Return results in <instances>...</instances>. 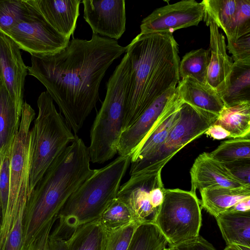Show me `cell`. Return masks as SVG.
I'll return each mask as SVG.
<instances>
[{
    "instance_id": "cell-1",
    "label": "cell",
    "mask_w": 250,
    "mask_h": 250,
    "mask_svg": "<svg viewBox=\"0 0 250 250\" xmlns=\"http://www.w3.org/2000/svg\"><path fill=\"white\" fill-rule=\"evenodd\" d=\"M125 49L116 40L92 34L89 40L69 41L54 54L31 56L28 74L45 86L76 135L96 107L106 71Z\"/></svg>"
},
{
    "instance_id": "cell-2",
    "label": "cell",
    "mask_w": 250,
    "mask_h": 250,
    "mask_svg": "<svg viewBox=\"0 0 250 250\" xmlns=\"http://www.w3.org/2000/svg\"><path fill=\"white\" fill-rule=\"evenodd\" d=\"M130 72L122 131L180 82L178 45L172 33L139 34L125 46Z\"/></svg>"
},
{
    "instance_id": "cell-3",
    "label": "cell",
    "mask_w": 250,
    "mask_h": 250,
    "mask_svg": "<svg viewBox=\"0 0 250 250\" xmlns=\"http://www.w3.org/2000/svg\"><path fill=\"white\" fill-rule=\"evenodd\" d=\"M90 162L88 147L76 136L30 194L23 218L22 243L57 216L69 196L94 172Z\"/></svg>"
},
{
    "instance_id": "cell-4",
    "label": "cell",
    "mask_w": 250,
    "mask_h": 250,
    "mask_svg": "<svg viewBox=\"0 0 250 250\" xmlns=\"http://www.w3.org/2000/svg\"><path fill=\"white\" fill-rule=\"evenodd\" d=\"M131 157L119 155L104 167L94 169L61 209L54 230L68 237L78 226L99 220L117 197Z\"/></svg>"
},
{
    "instance_id": "cell-5",
    "label": "cell",
    "mask_w": 250,
    "mask_h": 250,
    "mask_svg": "<svg viewBox=\"0 0 250 250\" xmlns=\"http://www.w3.org/2000/svg\"><path fill=\"white\" fill-rule=\"evenodd\" d=\"M130 62L125 53L106 83V95L90 132V162L103 164L118 153Z\"/></svg>"
},
{
    "instance_id": "cell-6",
    "label": "cell",
    "mask_w": 250,
    "mask_h": 250,
    "mask_svg": "<svg viewBox=\"0 0 250 250\" xmlns=\"http://www.w3.org/2000/svg\"><path fill=\"white\" fill-rule=\"evenodd\" d=\"M38 113L31 132L29 194L56 159L75 139V135L58 112L46 91L37 100Z\"/></svg>"
},
{
    "instance_id": "cell-7",
    "label": "cell",
    "mask_w": 250,
    "mask_h": 250,
    "mask_svg": "<svg viewBox=\"0 0 250 250\" xmlns=\"http://www.w3.org/2000/svg\"><path fill=\"white\" fill-rule=\"evenodd\" d=\"M35 115L31 106L24 102L20 127L10 150V189L0 228V250H4L18 211L21 207L26 206L29 197L30 126Z\"/></svg>"
},
{
    "instance_id": "cell-8",
    "label": "cell",
    "mask_w": 250,
    "mask_h": 250,
    "mask_svg": "<svg viewBox=\"0 0 250 250\" xmlns=\"http://www.w3.org/2000/svg\"><path fill=\"white\" fill-rule=\"evenodd\" d=\"M167 240L177 245L199 236L201 207L196 193L179 188L165 189L163 203L151 221Z\"/></svg>"
},
{
    "instance_id": "cell-9",
    "label": "cell",
    "mask_w": 250,
    "mask_h": 250,
    "mask_svg": "<svg viewBox=\"0 0 250 250\" xmlns=\"http://www.w3.org/2000/svg\"><path fill=\"white\" fill-rule=\"evenodd\" d=\"M180 114L178 121L159 149L144 161L130 164V175L141 172L161 171L179 150L204 134L218 116L185 103L180 108Z\"/></svg>"
},
{
    "instance_id": "cell-10",
    "label": "cell",
    "mask_w": 250,
    "mask_h": 250,
    "mask_svg": "<svg viewBox=\"0 0 250 250\" xmlns=\"http://www.w3.org/2000/svg\"><path fill=\"white\" fill-rule=\"evenodd\" d=\"M31 9L29 16L19 21L3 34L12 40L20 49L31 56L50 55L64 48L70 39L59 34Z\"/></svg>"
},
{
    "instance_id": "cell-11",
    "label": "cell",
    "mask_w": 250,
    "mask_h": 250,
    "mask_svg": "<svg viewBox=\"0 0 250 250\" xmlns=\"http://www.w3.org/2000/svg\"><path fill=\"white\" fill-rule=\"evenodd\" d=\"M183 103L177 86L155 100L131 126L122 132L118 146L119 155L131 156L152 129L178 110Z\"/></svg>"
},
{
    "instance_id": "cell-12",
    "label": "cell",
    "mask_w": 250,
    "mask_h": 250,
    "mask_svg": "<svg viewBox=\"0 0 250 250\" xmlns=\"http://www.w3.org/2000/svg\"><path fill=\"white\" fill-rule=\"evenodd\" d=\"M203 4L194 0H184L154 10L144 18L140 34L172 33L179 29L197 26L203 20Z\"/></svg>"
},
{
    "instance_id": "cell-13",
    "label": "cell",
    "mask_w": 250,
    "mask_h": 250,
    "mask_svg": "<svg viewBox=\"0 0 250 250\" xmlns=\"http://www.w3.org/2000/svg\"><path fill=\"white\" fill-rule=\"evenodd\" d=\"M83 18L93 34L114 40L125 31V0H83Z\"/></svg>"
},
{
    "instance_id": "cell-14",
    "label": "cell",
    "mask_w": 250,
    "mask_h": 250,
    "mask_svg": "<svg viewBox=\"0 0 250 250\" xmlns=\"http://www.w3.org/2000/svg\"><path fill=\"white\" fill-rule=\"evenodd\" d=\"M161 181V171L141 172L130 175L120 186L117 198L128 206L135 221H152L156 210L151 205L149 193Z\"/></svg>"
},
{
    "instance_id": "cell-15",
    "label": "cell",
    "mask_w": 250,
    "mask_h": 250,
    "mask_svg": "<svg viewBox=\"0 0 250 250\" xmlns=\"http://www.w3.org/2000/svg\"><path fill=\"white\" fill-rule=\"evenodd\" d=\"M27 66L21 49L10 38L0 32V79L17 106L21 109Z\"/></svg>"
},
{
    "instance_id": "cell-16",
    "label": "cell",
    "mask_w": 250,
    "mask_h": 250,
    "mask_svg": "<svg viewBox=\"0 0 250 250\" xmlns=\"http://www.w3.org/2000/svg\"><path fill=\"white\" fill-rule=\"evenodd\" d=\"M25 2L59 34L68 39L73 35L80 15V0H25Z\"/></svg>"
},
{
    "instance_id": "cell-17",
    "label": "cell",
    "mask_w": 250,
    "mask_h": 250,
    "mask_svg": "<svg viewBox=\"0 0 250 250\" xmlns=\"http://www.w3.org/2000/svg\"><path fill=\"white\" fill-rule=\"evenodd\" d=\"M203 20L210 33V55L207 83L220 96L227 88L233 62L227 53L225 38L219 28L209 18L204 16Z\"/></svg>"
},
{
    "instance_id": "cell-18",
    "label": "cell",
    "mask_w": 250,
    "mask_h": 250,
    "mask_svg": "<svg viewBox=\"0 0 250 250\" xmlns=\"http://www.w3.org/2000/svg\"><path fill=\"white\" fill-rule=\"evenodd\" d=\"M191 190L196 193L205 188L218 187L237 188L247 185L235 178L223 163L203 152L195 159L190 171Z\"/></svg>"
},
{
    "instance_id": "cell-19",
    "label": "cell",
    "mask_w": 250,
    "mask_h": 250,
    "mask_svg": "<svg viewBox=\"0 0 250 250\" xmlns=\"http://www.w3.org/2000/svg\"><path fill=\"white\" fill-rule=\"evenodd\" d=\"M177 87L184 103L195 108L218 115L225 107L214 90L191 78L182 79Z\"/></svg>"
},
{
    "instance_id": "cell-20",
    "label": "cell",
    "mask_w": 250,
    "mask_h": 250,
    "mask_svg": "<svg viewBox=\"0 0 250 250\" xmlns=\"http://www.w3.org/2000/svg\"><path fill=\"white\" fill-rule=\"evenodd\" d=\"M21 109L11 99L8 91L0 85V154L10 152L11 147L18 132L21 120Z\"/></svg>"
},
{
    "instance_id": "cell-21",
    "label": "cell",
    "mask_w": 250,
    "mask_h": 250,
    "mask_svg": "<svg viewBox=\"0 0 250 250\" xmlns=\"http://www.w3.org/2000/svg\"><path fill=\"white\" fill-rule=\"evenodd\" d=\"M200 192L201 208L215 218L239 201L250 197V185L237 188H208Z\"/></svg>"
},
{
    "instance_id": "cell-22",
    "label": "cell",
    "mask_w": 250,
    "mask_h": 250,
    "mask_svg": "<svg viewBox=\"0 0 250 250\" xmlns=\"http://www.w3.org/2000/svg\"><path fill=\"white\" fill-rule=\"evenodd\" d=\"M215 219L227 246L250 248V211L224 212Z\"/></svg>"
},
{
    "instance_id": "cell-23",
    "label": "cell",
    "mask_w": 250,
    "mask_h": 250,
    "mask_svg": "<svg viewBox=\"0 0 250 250\" xmlns=\"http://www.w3.org/2000/svg\"><path fill=\"white\" fill-rule=\"evenodd\" d=\"M240 0H203L204 16L210 19L221 28L228 41L233 38L238 22Z\"/></svg>"
},
{
    "instance_id": "cell-24",
    "label": "cell",
    "mask_w": 250,
    "mask_h": 250,
    "mask_svg": "<svg viewBox=\"0 0 250 250\" xmlns=\"http://www.w3.org/2000/svg\"><path fill=\"white\" fill-rule=\"evenodd\" d=\"M107 232L99 220L81 225L67 239L66 250H105Z\"/></svg>"
},
{
    "instance_id": "cell-25",
    "label": "cell",
    "mask_w": 250,
    "mask_h": 250,
    "mask_svg": "<svg viewBox=\"0 0 250 250\" xmlns=\"http://www.w3.org/2000/svg\"><path fill=\"white\" fill-rule=\"evenodd\" d=\"M220 97L227 107L250 102V63L233 62L227 88Z\"/></svg>"
},
{
    "instance_id": "cell-26",
    "label": "cell",
    "mask_w": 250,
    "mask_h": 250,
    "mask_svg": "<svg viewBox=\"0 0 250 250\" xmlns=\"http://www.w3.org/2000/svg\"><path fill=\"white\" fill-rule=\"evenodd\" d=\"M180 109L163 119L152 129L131 155L130 164L144 161L159 149L178 121Z\"/></svg>"
},
{
    "instance_id": "cell-27",
    "label": "cell",
    "mask_w": 250,
    "mask_h": 250,
    "mask_svg": "<svg viewBox=\"0 0 250 250\" xmlns=\"http://www.w3.org/2000/svg\"><path fill=\"white\" fill-rule=\"evenodd\" d=\"M227 130L230 138L250 136V102L231 107H224L214 123Z\"/></svg>"
},
{
    "instance_id": "cell-28",
    "label": "cell",
    "mask_w": 250,
    "mask_h": 250,
    "mask_svg": "<svg viewBox=\"0 0 250 250\" xmlns=\"http://www.w3.org/2000/svg\"><path fill=\"white\" fill-rule=\"evenodd\" d=\"M209 62V49L200 48L186 53L180 61V78L188 77L207 84V79Z\"/></svg>"
},
{
    "instance_id": "cell-29",
    "label": "cell",
    "mask_w": 250,
    "mask_h": 250,
    "mask_svg": "<svg viewBox=\"0 0 250 250\" xmlns=\"http://www.w3.org/2000/svg\"><path fill=\"white\" fill-rule=\"evenodd\" d=\"M167 244L156 225L147 221L137 228L127 250H165Z\"/></svg>"
},
{
    "instance_id": "cell-30",
    "label": "cell",
    "mask_w": 250,
    "mask_h": 250,
    "mask_svg": "<svg viewBox=\"0 0 250 250\" xmlns=\"http://www.w3.org/2000/svg\"><path fill=\"white\" fill-rule=\"evenodd\" d=\"M209 153L222 163L250 159V136L224 141Z\"/></svg>"
},
{
    "instance_id": "cell-31",
    "label": "cell",
    "mask_w": 250,
    "mask_h": 250,
    "mask_svg": "<svg viewBox=\"0 0 250 250\" xmlns=\"http://www.w3.org/2000/svg\"><path fill=\"white\" fill-rule=\"evenodd\" d=\"M99 220L107 231L121 228L135 221L128 206L117 197L105 209Z\"/></svg>"
},
{
    "instance_id": "cell-32",
    "label": "cell",
    "mask_w": 250,
    "mask_h": 250,
    "mask_svg": "<svg viewBox=\"0 0 250 250\" xmlns=\"http://www.w3.org/2000/svg\"><path fill=\"white\" fill-rule=\"evenodd\" d=\"M31 13L24 0H0V32L3 34Z\"/></svg>"
},
{
    "instance_id": "cell-33",
    "label": "cell",
    "mask_w": 250,
    "mask_h": 250,
    "mask_svg": "<svg viewBox=\"0 0 250 250\" xmlns=\"http://www.w3.org/2000/svg\"><path fill=\"white\" fill-rule=\"evenodd\" d=\"M141 224L133 221L121 228L106 230L107 239L105 250H127L134 231Z\"/></svg>"
},
{
    "instance_id": "cell-34",
    "label": "cell",
    "mask_w": 250,
    "mask_h": 250,
    "mask_svg": "<svg viewBox=\"0 0 250 250\" xmlns=\"http://www.w3.org/2000/svg\"><path fill=\"white\" fill-rule=\"evenodd\" d=\"M227 49L234 62L250 63V33L233 42H228Z\"/></svg>"
},
{
    "instance_id": "cell-35",
    "label": "cell",
    "mask_w": 250,
    "mask_h": 250,
    "mask_svg": "<svg viewBox=\"0 0 250 250\" xmlns=\"http://www.w3.org/2000/svg\"><path fill=\"white\" fill-rule=\"evenodd\" d=\"M57 220L55 217L48 222L28 241L22 243L19 250H47L49 235Z\"/></svg>"
},
{
    "instance_id": "cell-36",
    "label": "cell",
    "mask_w": 250,
    "mask_h": 250,
    "mask_svg": "<svg viewBox=\"0 0 250 250\" xmlns=\"http://www.w3.org/2000/svg\"><path fill=\"white\" fill-rule=\"evenodd\" d=\"M10 189V152L4 155L0 171V203L2 219L7 206Z\"/></svg>"
},
{
    "instance_id": "cell-37",
    "label": "cell",
    "mask_w": 250,
    "mask_h": 250,
    "mask_svg": "<svg viewBox=\"0 0 250 250\" xmlns=\"http://www.w3.org/2000/svg\"><path fill=\"white\" fill-rule=\"evenodd\" d=\"M223 164L235 178L245 185H250V159Z\"/></svg>"
},
{
    "instance_id": "cell-38",
    "label": "cell",
    "mask_w": 250,
    "mask_h": 250,
    "mask_svg": "<svg viewBox=\"0 0 250 250\" xmlns=\"http://www.w3.org/2000/svg\"><path fill=\"white\" fill-rule=\"evenodd\" d=\"M169 247L172 250H216L211 244L200 235L185 243Z\"/></svg>"
},
{
    "instance_id": "cell-39",
    "label": "cell",
    "mask_w": 250,
    "mask_h": 250,
    "mask_svg": "<svg viewBox=\"0 0 250 250\" xmlns=\"http://www.w3.org/2000/svg\"><path fill=\"white\" fill-rule=\"evenodd\" d=\"M165 188L162 181H160L150 191V201L152 207L156 210L163 203Z\"/></svg>"
},
{
    "instance_id": "cell-40",
    "label": "cell",
    "mask_w": 250,
    "mask_h": 250,
    "mask_svg": "<svg viewBox=\"0 0 250 250\" xmlns=\"http://www.w3.org/2000/svg\"><path fill=\"white\" fill-rule=\"evenodd\" d=\"M67 239L64 236L51 232L47 250H66Z\"/></svg>"
},
{
    "instance_id": "cell-41",
    "label": "cell",
    "mask_w": 250,
    "mask_h": 250,
    "mask_svg": "<svg viewBox=\"0 0 250 250\" xmlns=\"http://www.w3.org/2000/svg\"><path fill=\"white\" fill-rule=\"evenodd\" d=\"M204 134L216 140L230 138L229 133L227 130L220 125L214 124L212 125Z\"/></svg>"
},
{
    "instance_id": "cell-42",
    "label": "cell",
    "mask_w": 250,
    "mask_h": 250,
    "mask_svg": "<svg viewBox=\"0 0 250 250\" xmlns=\"http://www.w3.org/2000/svg\"><path fill=\"white\" fill-rule=\"evenodd\" d=\"M249 211H250V197L239 201L225 212H243Z\"/></svg>"
},
{
    "instance_id": "cell-43",
    "label": "cell",
    "mask_w": 250,
    "mask_h": 250,
    "mask_svg": "<svg viewBox=\"0 0 250 250\" xmlns=\"http://www.w3.org/2000/svg\"><path fill=\"white\" fill-rule=\"evenodd\" d=\"M223 250H242L238 246L235 245L227 246Z\"/></svg>"
},
{
    "instance_id": "cell-44",
    "label": "cell",
    "mask_w": 250,
    "mask_h": 250,
    "mask_svg": "<svg viewBox=\"0 0 250 250\" xmlns=\"http://www.w3.org/2000/svg\"><path fill=\"white\" fill-rule=\"evenodd\" d=\"M4 155L0 154V171L1 169V165Z\"/></svg>"
},
{
    "instance_id": "cell-45",
    "label": "cell",
    "mask_w": 250,
    "mask_h": 250,
    "mask_svg": "<svg viewBox=\"0 0 250 250\" xmlns=\"http://www.w3.org/2000/svg\"><path fill=\"white\" fill-rule=\"evenodd\" d=\"M2 222V209H1V207L0 203V228L1 224Z\"/></svg>"
},
{
    "instance_id": "cell-46",
    "label": "cell",
    "mask_w": 250,
    "mask_h": 250,
    "mask_svg": "<svg viewBox=\"0 0 250 250\" xmlns=\"http://www.w3.org/2000/svg\"><path fill=\"white\" fill-rule=\"evenodd\" d=\"M165 250H172L171 249V248L169 247H168V248H166L165 249Z\"/></svg>"
},
{
    "instance_id": "cell-47",
    "label": "cell",
    "mask_w": 250,
    "mask_h": 250,
    "mask_svg": "<svg viewBox=\"0 0 250 250\" xmlns=\"http://www.w3.org/2000/svg\"><path fill=\"white\" fill-rule=\"evenodd\" d=\"M1 84V81H0V85Z\"/></svg>"
}]
</instances>
